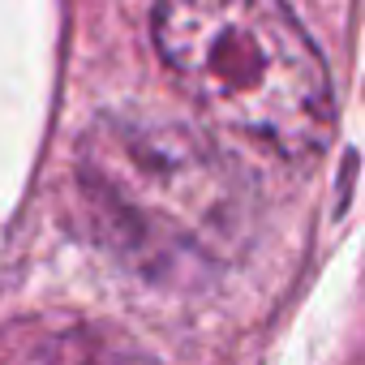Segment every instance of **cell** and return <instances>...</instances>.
I'll return each mask as SVG.
<instances>
[{
	"mask_svg": "<svg viewBox=\"0 0 365 365\" xmlns=\"http://www.w3.org/2000/svg\"><path fill=\"white\" fill-rule=\"evenodd\" d=\"M155 48L215 125L288 159L327 150L331 73L284 0H159Z\"/></svg>",
	"mask_w": 365,
	"mask_h": 365,
	"instance_id": "cell-2",
	"label": "cell"
},
{
	"mask_svg": "<svg viewBox=\"0 0 365 365\" xmlns=\"http://www.w3.org/2000/svg\"><path fill=\"white\" fill-rule=\"evenodd\" d=\"M91 237L150 284L224 271L254 228V180L202 129L155 112H103L78 142Z\"/></svg>",
	"mask_w": 365,
	"mask_h": 365,
	"instance_id": "cell-1",
	"label": "cell"
}]
</instances>
